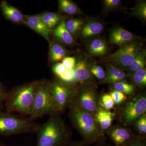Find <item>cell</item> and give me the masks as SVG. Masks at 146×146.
I'll return each instance as SVG.
<instances>
[{"label":"cell","mask_w":146,"mask_h":146,"mask_svg":"<svg viewBox=\"0 0 146 146\" xmlns=\"http://www.w3.org/2000/svg\"><path fill=\"white\" fill-rule=\"evenodd\" d=\"M121 1L120 0H104L103 1L104 9L106 11L115 10L119 7Z\"/></svg>","instance_id":"1f68e13d"},{"label":"cell","mask_w":146,"mask_h":146,"mask_svg":"<svg viewBox=\"0 0 146 146\" xmlns=\"http://www.w3.org/2000/svg\"><path fill=\"white\" fill-rule=\"evenodd\" d=\"M58 3L59 10L68 15H75L81 12L77 5L70 0H59Z\"/></svg>","instance_id":"7402d4cb"},{"label":"cell","mask_w":146,"mask_h":146,"mask_svg":"<svg viewBox=\"0 0 146 146\" xmlns=\"http://www.w3.org/2000/svg\"><path fill=\"white\" fill-rule=\"evenodd\" d=\"M53 113L54 112L50 90L49 81L39 80L29 118L33 120L45 115H50Z\"/></svg>","instance_id":"8992f818"},{"label":"cell","mask_w":146,"mask_h":146,"mask_svg":"<svg viewBox=\"0 0 146 146\" xmlns=\"http://www.w3.org/2000/svg\"><path fill=\"white\" fill-rule=\"evenodd\" d=\"M110 95L112 97L115 104L119 105L127 99V96L117 90H113L110 92Z\"/></svg>","instance_id":"4dcf8cb0"},{"label":"cell","mask_w":146,"mask_h":146,"mask_svg":"<svg viewBox=\"0 0 146 146\" xmlns=\"http://www.w3.org/2000/svg\"><path fill=\"white\" fill-rule=\"evenodd\" d=\"M101 146H109V145H101Z\"/></svg>","instance_id":"f35d334b"},{"label":"cell","mask_w":146,"mask_h":146,"mask_svg":"<svg viewBox=\"0 0 146 146\" xmlns=\"http://www.w3.org/2000/svg\"><path fill=\"white\" fill-rule=\"evenodd\" d=\"M95 117L99 126L101 135L111 126L114 119V114L109 110L100 107L95 115Z\"/></svg>","instance_id":"9a60e30c"},{"label":"cell","mask_w":146,"mask_h":146,"mask_svg":"<svg viewBox=\"0 0 146 146\" xmlns=\"http://www.w3.org/2000/svg\"><path fill=\"white\" fill-rule=\"evenodd\" d=\"M113 87L114 90L120 91L126 96L133 95L135 91V86L132 84L128 83L125 80L113 84Z\"/></svg>","instance_id":"4316f807"},{"label":"cell","mask_w":146,"mask_h":146,"mask_svg":"<svg viewBox=\"0 0 146 146\" xmlns=\"http://www.w3.org/2000/svg\"><path fill=\"white\" fill-rule=\"evenodd\" d=\"M0 146H6L2 142L0 141Z\"/></svg>","instance_id":"74e56055"},{"label":"cell","mask_w":146,"mask_h":146,"mask_svg":"<svg viewBox=\"0 0 146 146\" xmlns=\"http://www.w3.org/2000/svg\"><path fill=\"white\" fill-rule=\"evenodd\" d=\"M69 108L72 123L83 137L84 142L91 144L98 141L102 135L95 115L74 106H71Z\"/></svg>","instance_id":"3957f363"},{"label":"cell","mask_w":146,"mask_h":146,"mask_svg":"<svg viewBox=\"0 0 146 146\" xmlns=\"http://www.w3.org/2000/svg\"><path fill=\"white\" fill-rule=\"evenodd\" d=\"M0 8L3 15L9 21L16 23H23L25 16L18 9L11 5L7 1L3 0L1 2Z\"/></svg>","instance_id":"5bb4252c"},{"label":"cell","mask_w":146,"mask_h":146,"mask_svg":"<svg viewBox=\"0 0 146 146\" xmlns=\"http://www.w3.org/2000/svg\"><path fill=\"white\" fill-rule=\"evenodd\" d=\"M39 124L25 116L0 110V135L4 137L35 133Z\"/></svg>","instance_id":"277c9868"},{"label":"cell","mask_w":146,"mask_h":146,"mask_svg":"<svg viewBox=\"0 0 146 146\" xmlns=\"http://www.w3.org/2000/svg\"><path fill=\"white\" fill-rule=\"evenodd\" d=\"M71 106L95 115L100 106L95 89L93 87H87L78 91Z\"/></svg>","instance_id":"9c48e42d"},{"label":"cell","mask_w":146,"mask_h":146,"mask_svg":"<svg viewBox=\"0 0 146 146\" xmlns=\"http://www.w3.org/2000/svg\"><path fill=\"white\" fill-rule=\"evenodd\" d=\"M135 128L139 133L145 134L146 133V114L145 113L135 122Z\"/></svg>","instance_id":"83f0119b"},{"label":"cell","mask_w":146,"mask_h":146,"mask_svg":"<svg viewBox=\"0 0 146 146\" xmlns=\"http://www.w3.org/2000/svg\"><path fill=\"white\" fill-rule=\"evenodd\" d=\"M108 135L115 146H126L133 137L129 129L119 126L111 129Z\"/></svg>","instance_id":"4fadbf2b"},{"label":"cell","mask_w":146,"mask_h":146,"mask_svg":"<svg viewBox=\"0 0 146 146\" xmlns=\"http://www.w3.org/2000/svg\"><path fill=\"white\" fill-rule=\"evenodd\" d=\"M84 23L83 19L80 18H72L65 22L66 28L73 36L81 30Z\"/></svg>","instance_id":"cb8c5ba5"},{"label":"cell","mask_w":146,"mask_h":146,"mask_svg":"<svg viewBox=\"0 0 146 146\" xmlns=\"http://www.w3.org/2000/svg\"><path fill=\"white\" fill-rule=\"evenodd\" d=\"M65 18L58 24L53 31L54 36L59 42L67 46H73L77 43L66 28Z\"/></svg>","instance_id":"2e32d148"},{"label":"cell","mask_w":146,"mask_h":146,"mask_svg":"<svg viewBox=\"0 0 146 146\" xmlns=\"http://www.w3.org/2000/svg\"><path fill=\"white\" fill-rule=\"evenodd\" d=\"M35 133L36 146H65L71 142L70 129L58 113L50 115L46 122L39 124Z\"/></svg>","instance_id":"6da1fadb"},{"label":"cell","mask_w":146,"mask_h":146,"mask_svg":"<svg viewBox=\"0 0 146 146\" xmlns=\"http://www.w3.org/2000/svg\"><path fill=\"white\" fill-rule=\"evenodd\" d=\"M146 111V96L142 94L129 101L124 106L122 112L123 122L126 125L133 124Z\"/></svg>","instance_id":"ba28073f"},{"label":"cell","mask_w":146,"mask_h":146,"mask_svg":"<svg viewBox=\"0 0 146 146\" xmlns=\"http://www.w3.org/2000/svg\"><path fill=\"white\" fill-rule=\"evenodd\" d=\"M41 16L42 21L51 31L55 28L60 21L65 18L64 16L56 12H47Z\"/></svg>","instance_id":"44dd1931"},{"label":"cell","mask_w":146,"mask_h":146,"mask_svg":"<svg viewBox=\"0 0 146 146\" xmlns=\"http://www.w3.org/2000/svg\"><path fill=\"white\" fill-rule=\"evenodd\" d=\"M101 101L105 109L109 110L115 106V102L110 94H104L102 96Z\"/></svg>","instance_id":"f1b7e54d"},{"label":"cell","mask_w":146,"mask_h":146,"mask_svg":"<svg viewBox=\"0 0 146 146\" xmlns=\"http://www.w3.org/2000/svg\"><path fill=\"white\" fill-rule=\"evenodd\" d=\"M70 52L62 45L56 42L50 44L49 50L50 59L53 62H57L67 57Z\"/></svg>","instance_id":"ffe728a7"},{"label":"cell","mask_w":146,"mask_h":146,"mask_svg":"<svg viewBox=\"0 0 146 146\" xmlns=\"http://www.w3.org/2000/svg\"><path fill=\"white\" fill-rule=\"evenodd\" d=\"M143 44L137 41L124 45L108 57V60L118 68H128L138 53L142 50Z\"/></svg>","instance_id":"52a82bcc"},{"label":"cell","mask_w":146,"mask_h":146,"mask_svg":"<svg viewBox=\"0 0 146 146\" xmlns=\"http://www.w3.org/2000/svg\"><path fill=\"white\" fill-rule=\"evenodd\" d=\"M88 50L90 54L94 56H103L108 53L109 47L103 39L96 38L89 44Z\"/></svg>","instance_id":"d6986e66"},{"label":"cell","mask_w":146,"mask_h":146,"mask_svg":"<svg viewBox=\"0 0 146 146\" xmlns=\"http://www.w3.org/2000/svg\"><path fill=\"white\" fill-rule=\"evenodd\" d=\"M67 69L62 63H58L53 66L52 71L59 78L65 72Z\"/></svg>","instance_id":"d6a6232c"},{"label":"cell","mask_w":146,"mask_h":146,"mask_svg":"<svg viewBox=\"0 0 146 146\" xmlns=\"http://www.w3.org/2000/svg\"><path fill=\"white\" fill-rule=\"evenodd\" d=\"M146 52L145 50H142L138 53L133 63L128 68L129 73L134 72L145 68Z\"/></svg>","instance_id":"603a6c76"},{"label":"cell","mask_w":146,"mask_h":146,"mask_svg":"<svg viewBox=\"0 0 146 146\" xmlns=\"http://www.w3.org/2000/svg\"><path fill=\"white\" fill-rule=\"evenodd\" d=\"M126 146H146V141L141 137H133Z\"/></svg>","instance_id":"d590c367"},{"label":"cell","mask_w":146,"mask_h":146,"mask_svg":"<svg viewBox=\"0 0 146 146\" xmlns=\"http://www.w3.org/2000/svg\"><path fill=\"white\" fill-rule=\"evenodd\" d=\"M76 59L74 57H67L65 58L62 60V64L68 69H73L76 64Z\"/></svg>","instance_id":"e575fe53"},{"label":"cell","mask_w":146,"mask_h":146,"mask_svg":"<svg viewBox=\"0 0 146 146\" xmlns=\"http://www.w3.org/2000/svg\"><path fill=\"white\" fill-rule=\"evenodd\" d=\"M105 78L102 83L114 84L123 80L127 77V74L121 68L113 64L106 65Z\"/></svg>","instance_id":"e0dca14e"},{"label":"cell","mask_w":146,"mask_h":146,"mask_svg":"<svg viewBox=\"0 0 146 146\" xmlns=\"http://www.w3.org/2000/svg\"><path fill=\"white\" fill-rule=\"evenodd\" d=\"M49 87L54 111L59 114L70 108L79 91L74 84L60 80L49 81Z\"/></svg>","instance_id":"5b68a950"},{"label":"cell","mask_w":146,"mask_h":146,"mask_svg":"<svg viewBox=\"0 0 146 146\" xmlns=\"http://www.w3.org/2000/svg\"><path fill=\"white\" fill-rule=\"evenodd\" d=\"M23 23L49 42L51 30L42 21L41 15L25 16Z\"/></svg>","instance_id":"7c38bea8"},{"label":"cell","mask_w":146,"mask_h":146,"mask_svg":"<svg viewBox=\"0 0 146 146\" xmlns=\"http://www.w3.org/2000/svg\"><path fill=\"white\" fill-rule=\"evenodd\" d=\"M91 144L86 143V142H70L65 146H91Z\"/></svg>","instance_id":"8d00e7d4"},{"label":"cell","mask_w":146,"mask_h":146,"mask_svg":"<svg viewBox=\"0 0 146 146\" xmlns=\"http://www.w3.org/2000/svg\"><path fill=\"white\" fill-rule=\"evenodd\" d=\"M139 38L137 35L121 27H115L110 32V43L120 46L136 41Z\"/></svg>","instance_id":"30bf717a"},{"label":"cell","mask_w":146,"mask_h":146,"mask_svg":"<svg viewBox=\"0 0 146 146\" xmlns=\"http://www.w3.org/2000/svg\"><path fill=\"white\" fill-rule=\"evenodd\" d=\"M90 71L91 74L98 79L103 80L106 77V72L99 65H94L91 66Z\"/></svg>","instance_id":"f546056e"},{"label":"cell","mask_w":146,"mask_h":146,"mask_svg":"<svg viewBox=\"0 0 146 146\" xmlns=\"http://www.w3.org/2000/svg\"><path fill=\"white\" fill-rule=\"evenodd\" d=\"M104 26L102 23L97 20H91L84 23L80 30L81 36L88 38L99 34L103 31Z\"/></svg>","instance_id":"ac0fdd59"},{"label":"cell","mask_w":146,"mask_h":146,"mask_svg":"<svg viewBox=\"0 0 146 146\" xmlns=\"http://www.w3.org/2000/svg\"><path fill=\"white\" fill-rule=\"evenodd\" d=\"M39 82L32 81L7 92L4 103L6 111L18 112L25 117L30 116Z\"/></svg>","instance_id":"7a4b0ae2"},{"label":"cell","mask_w":146,"mask_h":146,"mask_svg":"<svg viewBox=\"0 0 146 146\" xmlns=\"http://www.w3.org/2000/svg\"><path fill=\"white\" fill-rule=\"evenodd\" d=\"M131 80L133 85L139 88H142L146 86V69L144 68L142 70L136 71L130 74Z\"/></svg>","instance_id":"d4e9b609"},{"label":"cell","mask_w":146,"mask_h":146,"mask_svg":"<svg viewBox=\"0 0 146 146\" xmlns=\"http://www.w3.org/2000/svg\"><path fill=\"white\" fill-rule=\"evenodd\" d=\"M91 65L85 57L80 58L73 69V76L75 82L86 83L91 80Z\"/></svg>","instance_id":"8fae6325"},{"label":"cell","mask_w":146,"mask_h":146,"mask_svg":"<svg viewBox=\"0 0 146 146\" xmlns=\"http://www.w3.org/2000/svg\"><path fill=\"white\" fill-rule=\"evenodd\" d=\"M7 92L3 84L0 82V110H3L4 109V104L6 98Z\"/></svg>","instance_id":"836d02e7"},{"label":"cell","mask_w":146,"mask_h":146,"mask_svg":"<svg viewBox=\"0 0 146 146\" xmlns=\"http://www.w3.org/2000/svg\"><path fill=\"white\" fill-rule=\"evenodd\" d=\"M131 15L142 21L146 20V2L145 1H138L135 7L131 9Z\"/></svg>","instance_id":"484cf974"}]
</instances>
